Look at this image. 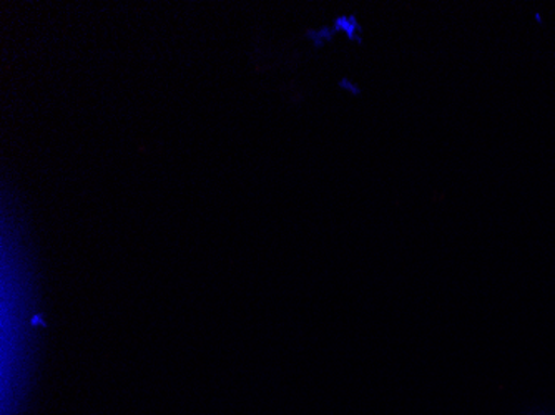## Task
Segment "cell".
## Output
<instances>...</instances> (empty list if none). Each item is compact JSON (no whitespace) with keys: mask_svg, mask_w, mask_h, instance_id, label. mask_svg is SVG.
Returning a JSON list of instances; mask_svg holds the SVG:
<instances>
[{"mask_svg":"<svg viewBox=\"0 0 555 415\" xmlns=\"http://www.w3.org/2000/svg\"><path fill=\"white\" fill-rule=\"evenodd\" d=\"M341 87L351 90L352 93H360V89H357V87H351V83H349L348 80H343Z\"/></svg>","mask_w":555,"mask_h":415,"instance_id":"2","label":"cell"},{"mask_svg":"<svg viewBox=\"0 0 555 415\" xmlns=\"http://www.w3.org/2000/svg\"><path fill=\"white\" fill-rule=\"evenodd\" d=\"M336 29H345L351 39H357V36H354V30H360V27H358L357 18L341 17L338 18V22H336Z\"/></svg>","mask_w":555,"mask_h":415,"instance_id":"1","label":"cell"}]
</instances>
